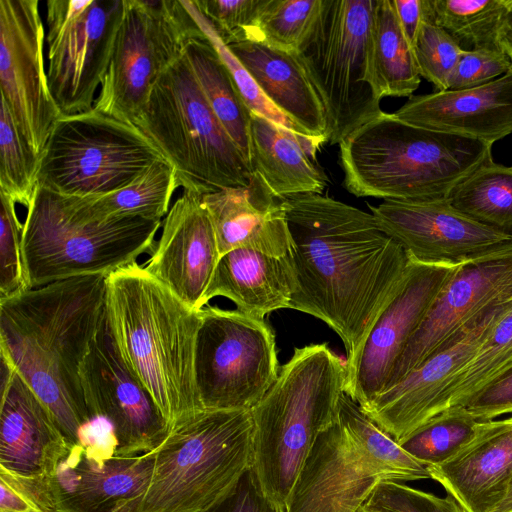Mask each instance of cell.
<instances>
[{
	"label": "cell",
	"instance_id": "6da1fadb",
	"mask_svg": "<svg viewBox=\"0 0 512 512\" xmlns=\"http://www.w3.org/2000/svg\"><path fill=\"white\" fill-rule=\"evenodd\" d=\"M283 203L296 277L289 308L326 323L348 358L396 291L407 254L372 213L318 193Z\"/></svg>",
	"mask_w": 512,
	"mask_h": 512
},
{
	"label": "cell",
	"instance_id": "7a4b0ae2",
	"mask_svg": "<svg viewBox=\"0 0 512 512\" xmlns=\"http://www.w3.org/2000/svg\"><path fill=\"white\" fill-rule=\"evenodd\" d=\"M107 276L69 278L0 300V354L72 446L83 442L93 422L80 370L105 322Z\"/></svg>",
	"mask_w": 512,
	"mask_h": 512
},
{
	"label": "cell",
	"instance_id": "3957f363",
	"mask_svg": "<svg viewBox=\"0 0 512 512\" xmlns=\"http://www.w3.org/2000/svg\"><path fill=\"white\" fill-rule=\"evenodd\" d=\"M200 319V310L186 305L137 262L107 276V330L169 430L203 410L195 376Z\"/></svg>",
	"mask_w": 512,
	"mask_h": 512
},
{
	"label": "cell",
	"instance_id": "277c9868",
	"mask_svg": "<svg viewBox=\"0 0 512 512\" xmlns=\"http://www.w3.org/2000/svg\"><path fill=\"white\" fill-rule=\"evenodd\" d=\"M492 145L382 112L339 144L343 185L357 197L442 200L492 159Z\"/></svg>",
	"mask_w": 512,
	"mask_h": 512
},
{
	"label": "cell",
	"instance_id": "5b68a950",
	"mask_svg": "<svg viewBox=\"0 0 512 512\" xmlns=\"http://www.w3.org/2000/svg\"><path fill=\"white\" fill-rule=\"evenodd\" d=\"M346 361L326 343L295 348L251 409L253 462L266 494L285 507L318 435L337 419Z\"/></svg>",
	"mask_w": 512,
	"mask_h": 512
},
{
	"label": "cell",
	"instance_id": "8992f818",
	"mask_svg": "<svg viewBox=\"0 0 512 512\" xmlns=\"http://www.w3.org/2000/svg\"><path fill=\"white\" fill-rule=\"evenodd\" d=\"M251 410H200L150 451L146 485L115 512H205L253 462Z\"/></svg>",
	"mask_w": 512,
	"mask_h": 512
},
{
	"label": "cell",
	"instance_id": "52a82bcc",
	"mask_svg": "<svg viewBox=\"0 0 512 512\" xmlns=\"http://www.w3.org/2000/svg\"><path fill=\"white\" fill-rule=\"evenodd\" d=\"M23 260L29 289L78 276L110 274L152 251L162 221L99 220L80 197L37 186L24 221Z\"/></svg>",
	"mask_w": 512,
	"mask_h": 512
},
{
	"label": "cell",
	"instance_id": "ba28073f",
	"mask_svg": "<svg viewBox=\"0 0 512 512\" xmlns=\"http://www.w3.org/2000/svg\"><path fill=\"white\" fill-rule=\"evenodd\" d=\"M134 126L174 167L183 190L203 196L251 180V166L214 114L183 53L157 78Z\"/></svg>",
	"mask_w": 512,
	"mask_h": 512
},
{
	"label": "cell",
	"instance_id": "9c48e42d",
	"mask_svg": "<svg viewBox=\"0 0 512 512\" xmlns=\"http://www.w3.org/2000/svg\"><path fill=\"white\" fill-rule=\"evenodd\" d=\"M165 159L135 126L95 110L59 116L39 157L38 185L74 197L101 196Z\"/></svg>",
	"mask_w": 512,
	"mask_h": 512
},
{
	"label": "cell",
	"instance_id": "30bf717a",
	"mask_svg": "<svg viewBox=\"0 0 512 512\" xmlns=\"http://www.w3.org/2000/svg\"><path fill=\"white\" fill-rule=\"evenodd\" d=\"M374 3L325 0L311 37L298 53L324 105L332 145L383 112L368 53Z\"/></svg>",
	"mask_w": 512,
	"mask_h": 512
},
{
	"label": "cell",
	"instance_id": "8fae6325",
	"mask_svg": "<svg viewBox=\"0 0 512 512\" xmlns=\"http://www.w3.org/2000/svg\"><path fill=\"white\" fill-rule=\"evenodd\" d=\"M196 385L205 410H251L279 374L275 335L261 318L217 306L200 310Z\"/></svg>",
	"mask_w": 512,
	"mask_h": 512
},
{
	"label": "cell",
	"instance_id": "7c38bea8",
	"mask_svg": "<svg viewBox=\"0 0 512 512\" xmlns=\"http://www.w3.org/2000/svg\"><path fill=\"white\" fill-rule=\"evenodd\" d=\"M199 26L181 0H123V13L94 109L134 126L150 90Z\"/></svg>",
	"mask_w": 512,
	"mask_h": 512
},
{
	"label": "cell",
	"instance_id": "4fadbf2b",
	"mask_svg": "<svg viewBox=\"0 0 512 512\" xmlns=\"http://www.w3.org/2000/svg\"><path fill=\"white\" fill-rule=\"evenodd\" d=\"M123 0H48V87L60 116L93 109L110 64Z\"/></svg>",
	"mask_w": 512,
	"mask_h": 512
},
{
	"label": "cell",
	"instance_id": "5bb4252c",
	"mask_svg": "<svg viewBox=\"0 0 512 512\" xmlns=\"http://www.w3.org/2000/svg\"><path fill=\"white\" fill-rule=\"evenodd\" d=\"M456 268L409 259L396 291L345 360L344 391L362 409L385 390L395 362Z\"/></svg>",
	"mask_w": 512,
	"mask_h": 512
},
{
	"label": "cell",
	"instance_id": "9a60e30c",
	"mask_svg": "<svg viewBox=\"0 0 512 512\" xmlns=\"http://www.w3.org/2000/svg\"><path fill=\"white\" fill-rule=\"evenodd\" d=\"M38 0H0V88L18 130L40 157L60 116L45 71Z\"/></svg>",
	"mask_w": 512,
	"mask_h": 512
},
{
	"label": "cell",
	"instance_id": "2e32d148",
	"mask_svg": "<svg viewBox=\"0 0 512 512\" xmlns=\"http://www.w3.org/2000/svg\"><path fill=\"white\" fill-rule=\"evenodd\" d=\"M512 299L493 304L442 343L402 380L380 393L364 412L394 440L446 410V392Z\"/></svg>",
	"mask_w": 512,
	"mask_h": 512
},
{
	"label": "cell",
	"instance_id": "e0dca14e",
	"mask_svg": "<svg viewBox=\"0 0 512 512\" xmlns=\"http://www.w3.org/2000/svg\"><path fill=\"white\" fill-rule=\"evenodd\" d=\"M370 210L415 262L456 267L512 251V234L467 217L446 199L384 200Z\"/></svg>",
	"mask_w": 512,
	"mask_h": 512
},
{
	"label": "cell",
	"instance_id": "ac0fdd59",
	"mask_svg": "<svg viewBox=\"0 0 512 512\" xmlns=\"http://www.w3.org/2000/svg\"><path fill=\"white\" fill-rule=\"evenodd\" d=\"M80 378L92 420L102 418L111 425L116 454L150 452L169 432L149 393L122 362L106 320L82 363Z\"/></svg>",
	"mask_w": 512,
	"mask_h": 512
},
{
	"label": "cell",
	"instance_id": "d6986e66",
	"mask_svg": "<svg viewBox=\"0 0 512 512\" xmlns=\"http://www.w3.org/2000/svg\"><path fill=\"white\" fill-rule=\"evenodd\" d=\"M512 299V251L457 266L394 364L386 389L489 306Z\"/></svg>",
	"mask_w": 512,
	"mask_h": 512
},
{
	"label": "cell",
	"instance_id": "ffe728a7",
	"mask_svg": "<svg viewBox=\"0 0 512 512\" xmlns=\"http://www.w3.org/2000/svg\"><path fill=\"white\" fill-rule=\"evenodd\" d=\"M391 480L334 421L316 438L286 502V512H356L378 483Z\"/></svg>",
	"mask_w": 512,
	"mask_h": 512
},
{
	"label": "cell",
	"instance_id": "44dd1931",
	"mask_svg": "<svg viewBox=\"0 0 512 512\" xmlns=\"http://www.w3.org/2000/svg\"><path fill=\"white\" fill-rule=\"evenodd\" d=\"M151 470L150 452L121 456L83 440L44 479L53 512H115L142 490Z\"/></svg>",
	"mask_w": 512,
	"mask_h": 512
},
{
	"label": "cell",
	"instance_id": "7402d4cb",
	"mask_svg": "<svg viewBox=\"0 0 512 512\" xmlns=\"http://www.w3.org/2000/svg\"><path fill=\"white\" fill-rule=\"evenodd\" d=\"M161 227L160 238L143 267L186 305L201 310L221 257L202 195L183 190Z\"/></svg>",
	"mask_w": 512,
	"mask_h": 512
},
{
	"label": "cell",
	"instance_id": "603a6c76",
	"mask_svg": "<svg viewBox=\"0 0 512 512\" xmlns=\"http://www.w3.org/2000/svg\"><path fill=\"white\" fill-rule=\"evenodd\" d=\"M0 357V469L23 477L48 476L72 445L42 400Z\"/></svg>",
	"mask_w": 512,
	"mask_h": 512
},
{
	"label": "cell",
	"instance_id": "cb8c5ba5",
	"mask_svg": "<svg viewBox=\"0 0 512 512\" xmlns=\"http://www.w3.org/2000/svg\"><path fill=\"white\" fill-rule=\"evenodd\" d=\"M393 114L419 127L492 145L512 133V71L470 89L410 96Z\"/></svg>",
	"mask_w": 512,
	"mask_h": 512
},
{
	"label": "cell",
	"instance_id": "d4e9b609",
	"mask_svg": "<svg viewBox=\"0 0 512 512\" xmlns=\"http://www.w3.org/2000/svg\"><path fill=\"white\" fill-rule=\"evenodd\" d=\"M427 468L464 512H493L512 482V417L480 421L456 455Z\"/></svg>",
	"mask_w": 512,
	"mask_h": 512
},
{
	"label": "cell",
	"instance_id": "484cf974",
	"mask_svg": "<svg viewBox=\"0 0 512 512\" xmlns=\"http://www.w3.org/2000/svg\"><path fill=\"white\" fill-rule=\"evenodd\" d=\"M202 204L212 221L221 255L236 248L274 256L290 254L283 199L274 196L256 173L247 186L203 195Z\"/></svg>",
	"mask_w": 512,
	"mask_h": 512
},
{
	"label": "cell",
	"instance_id": "4316f807",
	"mask_svg": "<svg viewBox=\"0 0 512 512\" xmlns=\"http://www.w3.org/2000/svg\"><path fill=\"white\" fill-rule=\"evenodd\" d=\"M227 46L277 109L310 137L329 141L324 105L298 54L251 41Z\"/></svg>",
	"mask_w": 512,
	"mask_h": 512
},
{
	"label": "cell",
	"instance_id": "83f0119b",
	"mask_svg": "<svg viewBox=\"0 0 512 512\" xmlns=\"http://www.w3.org/2000/svg\"><path fill=\"white\" fill-rule=\"evenodd\" d=\"M296 277L289 255L274 256L250 248L221 255L203 297V307L217 296L231 300L237 310L264 319L272 311L289 308Z\"/></svg>",
	"mask_w": 512,
	"mask_h": 512
},
{
	"label": "cell",
	"instance_id": "f1b7e54d",
	"mask_svg": "<svg viewBox=\"0 0 512 512\" xmlns=\"http://www.w3.org/2000/svg\"><path fill=\"white\" fill-rule=\"evenodd\" d=\"M322 142L290 132L251 112L250 166L277 198L318 193L327 186L325 173L315 164Z\"/></svg>",
	"mask_w": 512,
	"mask_h": 512
},
{
	"label": "cell",
	"instance_id": "f546056e",
	"mask_svg": "<svg viewBox=\"0 0 512 512\" xmlns=\"http://www.w3.org/2000/svg\"><path fill=\"white\" fill-rule=\"evenodd\" d=\"M182 53L214 114L250 165L251 111L228 68L200 28L185 39Z\"/></svg>",
	"mask_w": 512,
	"mask_h": 512
},
{
	"label": "cell",
	"instance_id": "4dcf8cb0",
	"mask_svg": "<svg viewBox=\"0 0 512 512\" xmlns=\"http://www.w3.org/2000/svg\"><path fill=\"white\" fill-rule=\"evenodd\" d=\"M368 53L373 82L381 98L411 96L417 90L421 76L392 0H375Z\"/></svg>",
	"mask_w": 512,
	"mask_h": 512
},
{
	"label": "cell",
	"instance_id": "1f68e13d",
	"mask_svg": "<svg viewBox=\"0 0 512 512\" xmlns=\"http://www.w3.org/2000/svg\"><path fill=\"white\" fill-rule=\"evenodd\" d=\"M179 187L174 167L166 159H160L122 189L80 198L90 215L99 220L138 217L162 221Z\"/></svg>",
	"mask_w": 512,
	"mask_h": 512
},
{
	"label": "cell",
	"instance_id": "d6a6232c",
	"mask_svg": "<svg viewBox=\"0 0 512 512\" xmlns=\"http://www.w3.org/2000/svg\"><path fill=\"white\" fill-rule=\"evenodd\" d=\"M446 200L467 217L512 234V167L490 159L459 182Z\"/></svg>",
	"mask_w": 512,
	"mask_h": 512
},
{
	"label": "cell",
	"instance_id": "836d02e7",
	"mask_svg": "<svg viewBox=\"0 0 512 512\" xmlns=\"http://www.w3.org/2000/svg\"><path fill=\"white\" fill-rule=\"evenodd\" d=\"M337 419L360 450L392 481L431 479L428 468L405 452L345 392L338 401Z\"/></svg>",
	"mask_w": 512,
	"mask_h": 512
},
{
	"label": "cell",
	"instance_id": "e575fe53",
	"mask_svg": "<svg viewBox=\"0 0 512 512\" xmlns=\"http://www.w3.org/2000/svg\"><path fill=\"white\" fill-rule=\"evenodd\" d=\"M433 21L464 49H500L512 0H431Z\"/></svg>",
	"mask_w": 512,
	"mask_h": 512
},
{
	"label": "cell",
	"instance_id": "d590c367",
	"mask_svg": "<svg viewBox=\"0 0 512 512\" xmlns=\"http://www.w3.org/2000/svg\"><path fill=\"white\" fill-rule=\"evenodd\" d=\"M325 0H260L248 41L298 54L311 37Z\"/></svg>",
	"mask_w": 512,
	"mask_h": 512
},
{
	"label": "cell",
	"instance_id": "8d00e7d4",
	"mask_svg": "<svg viewBox=\"0 0 512 512\" xmlns=\"http://www.w3.org/2000/svg\"><path fill=\"white\" fill-rule=\"evenodd\" d=\"M512 369V308L491 328L446 392L447 407L464 406L476 393Z\"/></svg>",
	"mask_w": 512,
	"mask_h": 512
},
{
	"label": "cell",
	"instance_id": "74e56055",
	"mask_svg": "<svg viewBox=\"0 0 512 512\" xmlns=\"http://www.w3.org/2000/svg\"><path fill=\"white\" fill-rule=\"evenodd\" d=\"M479 423L465 407L453 406L397 442L426 467L437 466L450 460L474 437Z\"/></svg>",
	"mask_w": 512,
	"mask_h": 512
},
{
	"label": "cell",
	"instance_id": "f35d334b",
	"mask_svg": "<svg viewBox=\"0 0 512 512\" xmlns=\"http://www.w3.org/2000/svg\"><path fill=\"white\" fill-rule=\"evenodd\" d=\"M39 157L20 134L6 101L0 109V193L28 208L38 186Z\"/></svg>",
	"mask_w": 512,
	"mask_h": 512
},
{
	"label": "cell",
	"instance_id": "ab89813d",
	"mask_svg": "<svg viewBox=\"0 0 512 512\" xmlns=\"http://www.w3.org/2000/svg\"><path fill=\"white\" fill-rule=\"evenodd\" d=\"M181 2L187 12L195 20L199 28L202 30V32L214 46L220 58L228 68L236 84V87L248 109L251 112L267 118L268 120L278 124L279 126L289 130L294 134L302 137L312 138L300 126H298L295 122L283 114L267 99L265 94L262 92L248 71L230 51L228 46L223 43L213 28L212 24L198 9L194 0H181Z\"/></svg>",
	"mask_w": 512,
	"mask_h": 512
},
{
	"label": "cell",
	"instance_id": "60d3db41",
	"mask_svg": "<svg viewBox=\"0 0 512 512\" xmlns=\"http://www.w3.org/2000/svg\"><path fill=\"white\" fill-rule=\"evenodd\" d=\"M413 51L420 76L433 84L435 91L449 90L464 49L429 19L423 23Z\"/></svg>",
	"mask_w": 512,
	"mask_h": 512
},
{
	"label": "cell",
	"instance_id": "b9f144b4",
	"mask_svg": "<svg viewBox=\"0 0 512 512\" xmlns=\"http://www.w3.org/2000/svg\"><path fill=\"white\" fill-rule=\"evenodd\" d=\"M0 300L29 290L23 260L24 224L16 213V203L0 193Z\"/></svg>",
	"mask_w": 512,
	"mask_h": 512
},
{
	"label": "cell",
	"instance_id": "7bdbcfd3",
	"mask_svg": "<svg viewBox=\"0 0 512 512\" xmlns=\"http://www.w3.org/2000/svg\"><path fill=\"white\" fill-rule=\"evenodd\" d=\"M224 44L248 41L260 0H194Z\"/></svg>",
	"mask_w": 512,
	"mask_h": 512
},
{
	"label": "cell",
	"instance_id": "ee69618b",
	"mask_svg": "<svg viewBox=\"0 0 512 512\" xmlns=\"http://www.w3.org/2000/svg\"><path fill=\"white\" fill-rule=\"evenodd\" d=\"M511 71V60L501 49L464 50L450 80L449 90L474 88Z\"/></svg>",
	"mask_w": 512,
	"mask_h": 512
},
{
	"label": "cell",
	"instance_id": "f6af8a7d",
	"mask_svg": "<svg viewBox=\"0 0 512 512\" xmlns=\"http://www.w3.org/2000/svg\"><path fill=\"white\" fill-rule=\"evenodd\" d=\"M44 477H23L0 469V512H53Z\"/></svg>",
	"mask_w": 512,
	"mask_h": 512
},
{
	"label": "cell",
	"instance_id": "bcb514c9",
	"mask_svg": "<svg viewBox=\"0 0 512 512\" xmlns=\"http://www.w3.org/2000/svg\"><path fill=\"white\" fill-rule=\"evenodd\" d=\"M205 512H286L263 490L252 465L231 489Z\"/></svg>",
	"mask_w": 512,
	"mask_h": 512
},
{
	"label": "cell",
	"instance_id": "7dc6e473",
	"mask_svg": "<svg viewBox=\"0 0 512 512\" xmlns=\"http://www.w3.org/2000/svg\"><path fill=\"white\" fill-rule=\"evenodd\" d=\"M381 486L403 512H464L451 496L440 498L392 480L382 481Z\"/></svg>",
	"mask_w": 512,
	"mask_h": 512
},
{
	"label": "cell",
	"instance_id": "c3c4849f",
	"mask_svg": "<svg viewBox=\"0 0 512 512\" xmlns=\"http://www.w3.org/2000/svg\"><path fill=\"white\" fill-rule=\"evenodd\" d=\"M463 407L478 421L512 413V369L485 386Z\"/></svg>",
	"mask_w": 512,
	"mask_h": 512
},
{
	"label": "cell",
	"instance_id": "681fc988",
	"mask_svg": "<svg viewBox=\"0 0 512 512\" xmlns=\"http://www.w3.org/2000/svg\"><path fill=\"white\" fill-rule=\"evenodd\" d=\"M401 29L412 49L426 20L432 19L431 0H392Z\"/></svg>",
	"mask_w": 512,
	"mask_h": 512
},
{
	"label": "cell",
	"instance_id": "f907efd6",
	"mask_svg": "<svg viewBox=\"0 0 512 512\" xmlns=\"http://www.w3.org/2000/svg\"><path fill=\"white\" fill-rule=\"evenodd\" d=\"M381 482L376 485L356 512H403L387 496Z\"/></svg>",
	"mask_w": 512,
	"mask_h": 512
},
{
	"label": "cell",
	"instance_id": "816d5d0a",
	"mask_svg": "<svg viewBox=\"0 0 512 512\" xmlns=\"http://www.w3.org/2000/svg\"><path fill=\"white\" fill-rule=\"evenodd\" d=\"M498 46L510 58L512 63V15L499 34Z\"/></svg>",
	"mask_w": 512,
	"mask_h": 512
},
{
	"label": "cell",
	"instance_id": "f5cc1de1",
	"mask_svg": "<svg viewBox=\"0 0 512 512\" xmlns=\"http://www.w3.org/2000/svg\"><path fill=\"white\" fill-rule=\"evenodd\" d=\"M493 512H512V482L504 500L494 509Z\"/></svg>",
	"mask_w": 512,
	"mask_h": 512
}]
</instances>
